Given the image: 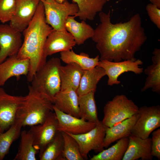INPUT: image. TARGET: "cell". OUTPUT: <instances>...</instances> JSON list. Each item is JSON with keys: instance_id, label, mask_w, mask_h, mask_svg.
Segmentation results:
<instances>
[{"instance_id": "24", "label": "cell", "mask_w": 160, "mask_h": 160, "mask_svg": "<svg viewBox=\"0 0 160 160\" xmlns=\"http://www.w3.org/2000/svg\"><path fill=\"white\" fill-rule=\"evenodd\" d=\"M60 59L67 64L75 63L84 70H89L97 66L100 60L98 55L94 58H91L87 54L81 52L77 54L72 49L60 52Z\"/></svg>"}, {"instance_id": "13", "label": "cell", "mask_w": 160, "mask_h": 160, "mask_svg": "<svg viewBox=\"0 0 160 160\" xmlns=\"http://www.w3.org/2000/svg\"><path fill=\"white\" fill-rule=\"evenodd\" d=\"M39 1L37 0H16L15 10L9 25L22 32L33 19Z\"/></svg>"}, {"instance_id": "11", "label": "cell", "mask_w": 160, "mask_h": 160, "mask_svg": "<svg viewBox=\"0 0 160 160\" xmlns=\"http://www.w3.org/2000/svg\"><path fill=\"white\" fill-rule=\"evenodd\" d=\"M25 96L7 94L0 87V133L7 130L14 122L17 111Z\"/></svg>"}, {"instance_id": "16", "label": "cell", "mask_w": 160, "mask_h": 160, "mask_svg": "<svg viewBox=\"0 0 160 160\" xmlns=\"http://www.w3.org/2000/svg\"><path fill=\"white\" fill-rule=\"evenodd\" d=\"M76 44L73 36L66 30L53 29L46 39L44 54L47 57L58 52L71 50Z\"/></svg>"}, {"instance_id": "35", "label": "cell", "mask_w": 160, "mask_h": 160, "mask_svg": "<svg viewBox=\"0 0 160 160\" xmlns=\"http://www.w3.org/2000/svg\"><path fill=\"white\" fill-rule=\"evenodd\" d=\"M151 3L160 9V0H150Z\"/></svg>"}, {"instance_id": "27", "label": "cell", "mask_w": 160, "mask_h": 160, "mask_svg": "<svg viewBox=\"0 0 160 160\" xmlns=\"http://www.w3.org/2000/svg\"><path fill=\"white\" fill-rule=\"evenodd\" d=\"M94 92L79 96L80 118L86 121L96 123L99 120Z\"/></svg>"}, {"instance_id": "34", "label": "cell", "mask_w": 160, "mask_h": 160, "mask_svg": "<svg viewBox=\"0 0 160 160\" xmlns=\"http://www.w3.org/2000/svg\"><path fill=\"white\" fill-rule=\"evenodd\" d=\"M146 9L151 20L160 28V9L151 3L148 4Z\"/></svg>"}, {"instance_id": "15", "label": "cell", "mask_w": 160, "mask_h": 160, "mask_svg": "<svg viewBox=\"0 0 160 160\" xmlns=\"http://www.w3.org/2000/svg\"><path fill=\"white\" fill-rule=\"evenodd\" d=\"M29 68L28 59L18 58L17 55L9 57L0 63V87L12 77H16L18 80L22 75L27 76Z\"/></svg>"}, {"instance_id": "10", "label": "cell", "mask_w": 160, "mask_h": 160, "mask_svg": "<svg viewBox=\"0 0 160 160\" xmlns=\"http://www.w3.org/2000/svg\"><path fill=\"white\" fill-rule=\"evenodd\" d=\"M143 63V61L139 59L117 62L103 60H100L97 66L104 69L108 77V85L111 86L118 85L121 83L118 78L125 72H132L137 74L142 73L143 68H140L139 65Z\"/></svg>"}, {"instance_id": "25", "label": "cell", "mask_w": 160, "mask_h": 160, "mask_svg": "<svg viewBox=\"0 0 160 160\" xmlns=\"http://www.w3.org/2000/svg\"><path fill=\"white\" fill-rule=\"evenodd\" d=\"M78 7L79 11L74 16L81 20H93L98 13L102 11L107 0H72Z\"/></svg>"}, {"instance_id": "23", "label": "cell", "mask_w": 160, "mask_h": 160, "mask_svg": "<svg viewBox=\"0 0 160 160\" xmlns=\"http://www.w3.org/2000/svg\"><path fill=\"white\" fill-rule=\"evenodd\" d=\"M105 75L104 69L98 66L89 70H84L76 91L78 96L91 92H95L98 83Z\"/></svg>"}, {"instance_id": "17", "label": "cell", "mask_w": 160, "mask_h": 160, "mask_svg": "<svg viewBox=\"0 0 160 160\" xmlns=\"http://www.w3.org/2000/svg\"><path fill=\"white\" fill-rule=\"evenodd\" d=\"M128 147L122 160H152L151 138L143 139L131 134Z\"/></svg>"}, {"instance_id": "30", "label": "cell", "mask_w": 160, "mask_h": 160, "mask_svg": "<svg viewBox=\"0 0 160 160\" xmlns=\"http://www.w3.org/2000/svg\"><path fill=\"white\" fill-rule=\"evenodd\" d=\"M64 142L61 132L58 131L53 139L39 154L40 160H66L63 155Z\"/></svg>"}, {"instance_id": "22", "label": "cell", "mask_w": 160, "mask_h": 160, "mask_svg": "<svg viewBox=\"0 0 160 160\" xmlns=\"http://www.w3.org/2000/svg\"><path fill=\"white\" fill-rule=\"evenodd\" d=\"M74 16H70L67 19L65 27L66 30L73 36L76 44H83L89 38H92L94 29L85 21L80 22L75 20Z\"/></svg>"}, {"instance_id": "7", "label": "cell", "mask_w": 160, "mask_h": 160, "mask_svg": "<svg viewBox=\"0 0 160 160\" xmlns=\"http://www.w3.org/2000/svg\"><path fill=\"white\" fill-rule=\"evenodd\" d=\"M96 124L94 128L84 133L74 135L67 133L78 143L80 153L84 160L88 159V154L91 151L97 153L104 149L103 143L107 127L101 121Z\"/></svg>"}, {"instance_id": "33", "label": "cell", "mask_w": 160, "mask_h": 160, "mask_svg": "<svg viewBox=\"0 0 160 160\" xmlns=\"http://www.w3.org/2000/svg\"><path fill=\"white\" fill-rule=\"evenodd\" d=\"M151 138V154L160 159V129L153 131Z\"/></svg>"}, {"instance_id": "14", "label": "cell", "mask_w": 160, "mask_h": 160, "mask_svg": "<svg viewBox=\"0 0 160 160\" xmlns=\"http://www.w3.org/2000/svg\"><path fill=\"white\" fill-rule=\"evenodd\" d=\"M53 110L58 120V129L59 131L77 135L87 132L96 126L95 123L65 113L54 105Z\"/></svg>"}, {"instance_id": "39", "label": "cell", "mask_w": 160, "mask_h": 160, "mask_svg": "<svg viewBox=\"0 0 160 160\" xmlns=\"http://www.w3.org/2000/svg\"><path fill=\"white\" fill-rule=\"evenodd\" d=\"M121 0H119V1H121Z\"/></svg>"}, {"instance_id": "5", "label": "cell", "mask_w": 160, "mask_h": 160, "mask_svg": "<svg viewBox=\"0 0 160 160\" xmlns=\"http://www.w3.org/2000/svg\"><path fill=\"white\" fill-rule=\"evenodd\" d=\"M139 108L125 95H117L104 106L102 121L107 127H111L138 113Z\"/></svg>"}, {"instance_id": "18", "label": "cell", "mask_w": 160, "mask_h": 160, "mask_svg": "<svg viewBox=\"0 0 160 160\" xmlns=\"http://www.w3.org/2000/svg\"><path fill=\"white\" fill-rule=\"evenodd\" d=\"M53 104L61 111L80 118L79 96L76 91L72 89L60 90L54 97Z\"/></svg>"}, {"instance_id": "29", "label": "cell", "mask_w": 160, "mask_h": 160, "mask_svg": "<svg viewBox=\"0 0 160 160\" xmlns=\"http://www.w3.org/2000/svg\"><path fill=\"white\" fill-rule=\"evenodd\" d=\"M128 137L120 139L114 145L94 155L90 160H121L127 149Z\"/></svg>"}, {"instance_id": "12", "label": "cell", "mask_w": 160, "mask_h": 160, "mask_svg": "<svg viewBox=\"0 0 160 160\" xmlns=\"http://www.w3.org/2000/svg\"><path fill=\"white\" fill-rule=\"evenodd\" d=\"M21 32L9 24H0V63L17 55L22 44Z\"/></svg>"}, {"instance_id": "4", "label": "cell", "mask_w": 160, "mask_h": 160, "mask_svg": "<svg viewBox=\"0 0 160 160\" xmlns=\"http://www.w3.org/2000/svg\"><path fill=\"white\" fill-rule=\"evenodd\" d=\"M60 59L52 57L36 73L31 86L53 103L54 96L60 90Z\"/></svg>"}, {"instance_id": "21", "label": "cell", "mask_w": 160, "mask_h": 160, "mask_svg": "<svg viewBox=\"0 0 160 160\" xmlns=\"http://www.w3.org/2000/svg\"><path fill=\"white\" fill-rule=\"evenodd\" d=\"M152 57V64L144 70L147 75L144 85L141 89L143 92L149 89L152 91L160 94V49L155 48Z\"/></svg>"}, {"instance_id": "32", "label": "cell", "mask_w": 160, "mask_h": 160, "mask_svg": "<svg viewBox=\"0 0 160 160\" xmlns=\"http://www.w3.org/2000/svg\"><path fill=\"white\" fill-rule=\"evenodd\" d=\"M16 5V0H0V21L2 23L10 21Z\"/></svg>"}, {"instance_id": "20", "label": "cell", "mask_w": 160, "mask_h": 160, "mask_svg": "<svg viewBox=\"0 0 160 160\" xmlns=\"http://www.w3.org/2000/svg\"><path fill=\"white\" fill-rule=\"evenodd\" d=\"M84 70L74 63L61 65L59 73L61 81V89L63 90L72 89L76 91L78 89Z\"/></svg>"}, {"instance_id": "36", "label": "cell", "mask_w": 160, "mask_h": 160, "mask_svg": "<svg viewBox=\"0 0 160 160\" xmlns=\"http://www.w3.org/2000/svg\"><path fill=\"white\" fill-rule=\"evenodd\" d=\"M55 0L58 2L61 3H63V1L66 0Z\"/></svg>"}, {"instance_id": "2", "label": "cell", "mask_w": 160, "mask_h": 160, "mask_svg": "<svg viewBox=\"0 0 160 160\" xmlns=\"http://www.w3.org/2000/svg\"><path fill=\"white\" fill-rule=\"evenodd\" d=\"M53 29L46 22L43 4L40 1L33 19L22 32L24 41L17 55L18 58L29 60V70L27 78L30 82L47 61L44 46L48 35Z\"/></svg>"}, {"instance_id": "19", "label": "cell", "mask_w": 160, "mask_h": 160, "mask_svg": "<svg viewBox=\"0 0 160 160\" xmlns=\"http://www.w3.org/2000/svg\"><path fill=\"white\" fill-rule=\"evenodd\" d=\"M139 116L138 113L113 126L107 127L103 146L107 148L111 144L120 139L128 137Z\"/></svg>"}, {"instance_id": "8", "label": "cell", "mask_w": 160, "mask_h": 160, "mask_svg": "<svg viewBox=\"0 0 160 160\" xmlns=\"http://www.w3.org/2000/svg\"><path fill=\"white\" fill-rule=\"evenodd\" d=\"M139 116L132 130L131 134L143 139L160 127V106H143L139 108Z\"/></svg>"}, {"instance_id": "37", "label": "cell", "mask_w": 160, "mask_h": 160, "mask_svg": "<svg viewBox=\"0 0 160 160\" xmlns=\"http://www.w3.org/2000/svg\"><path fill=\"white\" fill-rule=\"evenodd\" d=\"M38 0L39 1H41L42 2H43L44 0Z\"/></svg>"}, {"instance_id": "6", "label": "cell", "mask_w": 160, "mask_h": 160, "mask_svg": "<svg viewBox=\"0 0 160 160\" xmlns=\"http://www.w3.org/2000/svg\"><path fill=\"white\" fill-rule=\"evenodd\" d=\"M46 23L53 29L66 30L65 25L68 17L74 16L79 11L77 4L67 0L61 3L55 0H44L42 2Z\"/></svg>"}, {"instance_id": "26", "label": "cell", "mask_w": 160, "mask_h": 160, "mask_svg": "<svg viewBox=\"0 0 160 160\" xmlns=\"http://www.w3.org/2000/svg\"><path fill=\"white\" fill-rule=\"evenodd\" d=\"M23 119L16 116L14 122L5 132L0 133V160L8 153L12 143L20 136Z\"/></svg>"}, {"instance_id": "1", "label": "cell", "mask_w": 160, "mask_h": 160, "mask_svg": "<svg viewBox=\"0 0 160 160\" xmlns=\"http://www.w3.org/2000/svg\"><path fill=\"white\" fill-rule=\"evenodd\" d=\"M111 11L99 13L100 23L94 29L92 39L100 54V60L113 62L135 60V56L147 40L140 15L128 21L112 23Z\"/></svg>"}, {"instance_id": "38", "label": "cell", "mask_w": 160, "mask_h": 160, "mask_svg": "<svg viewBox=\"0 0 160 160\" xmlns=\"http://www.w3.org/2000/svg\"><path fill=\"white\" fill-rule=\"evenodd\" d=\"M108 1H109L110 0H107Z\"/></svg>"}, {"instance_id": "9", "label": "cell", "mask_w": 160, "mask_h": 160, "mask_svg": "<svg viewBox=\"0 0 160 160\" xmlns=\"http://www.w3.org/2000/svg\"><path fill=\"white\" fill-rule=\"evenodd\" d=\"M58 121L55 113L51 112L41 124L31 126L29 130L33 139V146L39 154L53 139L58 131Z\"/></svg>"}, {"instance_id": "3", "label": "cell", "mask_w": 160, "mask_h": 160, "mask_svg": "<svg viewBox=\"0 0 160 160\" xmlns=\"http://www.w3.org/2000/svg\"><path fill=\"white\" fill-rule=\"evenodd\" d=\"M25 98L18 108L16 116L23 119V126L42 124L51 111L53 103L33 89L31 85Z\"/></svg>"}, {"instance_id": "28", "label": "cell", "mask_w": 160, "mask_h": 160, "mask_svg": "<svg viewBox=\"0 0 160 160\" xmlns=\"http://www.w3.org/2000/svg\"><path fill=\"white\" fill-rule=\"evenodd\" d=\"M20 145L14 160H36V154L39 152L33 146L32 133L28 130L21 131Z\"/></svg>"}, {"instance_id": "31", "label": "cell", "mask_w": 160, "mask_h": 160, "mask_svg": "<svg viewBox=\"0 0 160 160\" xmlns=\"http://www.w3.org/2000/svg\"><path fill=\"white\" fill-rule=\"evenodd\" d=\"M64 140L63 155L66 160H84L76 140L67 133L61 132Z\"/></svg>"}]
</instances>
